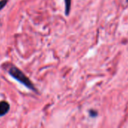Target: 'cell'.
I'll list each match as a JSON object with an SVG mask.
<instances>
[{
	"label": "cell",
	"instance_id": "6da1fadb",
	"mask_svg": "<svg viewBox=\"0 0 128 128\" xmlns=\"http://www.w3.org/2000/svg\"><path fill=\"white\" fill-rule=\"evenodd\" d=\"M8 71L9 75L11 77H13L14 80H16L17 81H18L19 82H20L21 84L25 86L29 90L34 92L35 93H38V90L35 88L34 84L32 82V81L29 80V78L28 76H26L25 75V74L23 72H22L18 68L14 67V66L11 67V68H9Z\"/></svg>",
	"mask_w": 128,
	"mask_h": 128
},
{
	"label": "cell",
	"instance_id": "7a4b0ae2",
	"mask_svg": "<svg viewBox=\"0 0 128 128\" xmlns=\"http://www.w3.org/2000/svg\"><path fill=\"white\" fill-rule=\"evenodd\" d=\"M10 110V105L6 101L0 102V117L5 116Z\"/></svg>",
	"mask_w": 128,
	"mask_h": 128
},
{
	"label": "cell",
	"instance_id": "3957f363",
	"mask_svg": "<svg viewBox=\"0 0 128 128\" xmlns=\"http://www.w3.org/2000/svg\"><path fill=\"white\" fill-rule=\"evenodd\" d=\"M64 2H65V14L66 16H69L71 10L72 0H64Z\"/></svg>",
	"mask_w": 128,
	"mask_h": 128
},
{
	"label": "cell",
	"instance_id": "277c9868",
	"mask_svg": "<svg viewBox=\"0 0 128 128\" xmlns=\"http://www.w3.org/2000/svg\"><path fill=\"white\" fill-rule=\"evenodd\" d=\"M89 116H90V117H91V118H96V117L98 116V112H97L96 110H91L89 111Z\"/></svg>",
	"mask_w": 128,
	"mask_h": 128
},
{
	"label": "cell",
	"instance_id": "5b68a950",
	"mask_svg": "<svg viewBox=\"0 0 128 128\" xmlns=\"http://www.w3.org/2000/svg\"><path fill=\"white\" fill-rule=\"evenodd\" d=\"M8 0H1L0 1V10L7 4Z\"/></svg>",
	"mask_w": 128,
	"mask_h": 128
}]
</instances>
